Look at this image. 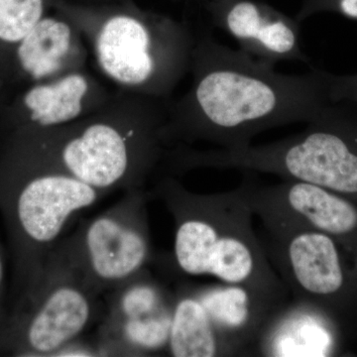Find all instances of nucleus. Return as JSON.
Returning <instances> with one entry per match:
<instances>
[{"label":"nucleus","mask_w":357,"mask_h":357,"mask_svg":"<svg viewBox=\"0 0 357 357\" xmlns=\"http://www.w3.org/2000/svg\"><path fill=\"white\" fill-rule=\"evenodd\" d=\"M325 13L340 14L357 21V0H305L295 18L302 23L312 15Z\"/></svg>","instance_id":"6ab92c4d"},{"label":"nucleus","mask_w":357,"mask_h":357,"mask_svg":"<svg viewBox=\"0 0 357 357\" xmlns=\"http://www.w3.org/2000/svg\"><path fill=\"white\" fill-rule=\"evenodd\" d=\"M151 195L165 204L175 223L172 253L155 258L164 273L211 276L222 283L289 295L255 234V215L237 188L198 194L166 176Z\"/></svg>","instance_id":"7ed1b4c3"},{"label":"nucleus","mask_w":357,"mask_h":357,"mask_svg":"<svg viewBox=\"0 0 357 357\" xmlns=\"http://www.w3.org/2000/svg\"><path fill=\"white\" fill-rule=\"evenodd\" d=\"M174 295L172 325L167 356H223L217 333L203 304L190 287L189 282L178 281Z\"/></svg>","instance_id":"dca6fc26"},{"label":"nucleus","mask_w":357,"mask_h":357,"mask_svg":"<svg viewBox=\"0 0 357 357\" xmlns=\"http://www.w3.org/2000/svg\"><path fill=\"white\" fill-rule=\"evenodd\" d=\"M102 356V351L96 342L95 344L84 342L81 338L70 342L69 344L56 352L54 357H93Z\"/></svg>","instance_id":"412c9836"},{"label":"nucleus","mask_w":357,"mask_h":357,"mask_svg":"<svg viewBox=\"0 0 357 357\" xmlns=\"http://www.w3.org/2000/svg\"><path fill=\"white\" fill-rule=\"evenodd\" d=\"M100 297L56 245L38 284L8 312L0 354L54 357L102 318Z\"/></svg>","instance_id":"6e6552de"},{"label":"nucleus","mask_w":357,"mask_h":357,"mask_svg":"<svg viewBox=\"0 0 357 357\" xmlns=\"http://www.w3.org/2000/svg\"><path fill=\"white\" fill-rule=\"evenodd\" d=\"M206 9L213 26L251 57L274 67L282 61L310 62L301 47L302 23L296 18L256 0H210Z\"/></svg>","instance_id":"ddd939ff"},{"label":"nucleus","mask_w":357,"mask_h":357,"mask_svg":"<svg viewBox=\"0 0 357 357\" xmlns=\"http://www.w3.org/2000/svg\"><path fill=\"white\" fill-rule=\"evenodd\" d=\"M237 187L253 215L264 229H306L337 238L357 252V203L319 185L282 180L278 184H256L243 172Z\"/></svg>","instance_id":"9d476101"},{"label":"nucleus","mask_w":357,"mask_h":357,"mask_svg":"<svg viewBox=\"0 0 357 357\" xmlns=\"http://www.w3.org/2000/svg\"><path fill=\"white\" fill-rule=\"evenodd\" d=\"M6 255L3 246L0 243V333L6 325L8 312L6 309Z\"/></svg>","instance_id":"4be33fe9"},{"label":"nucleus","mask_w":357,"mask_h":357,"mask_svg":"<svg viewBox=\"0 0 357 357\" xmlns=\"http://www.w3.org/2000/svg\"><path fill=\"white\" fill-rule=\"evenodd\" d=\"M116 91L93 114L61 128L11 134L51 165L109 194L145 188L163 164L167 102Z\"/></svg>","instance_id":"f03ea898"},{"label":"nucleus","mask_w":357,"mask_h":357,"mask_svg":"<svg viewBox=\"0 0 357 357\" xmlns=\"http://www.w3.org/2000/svg\"><path fill=\"white\" fill-rule=\"evenodd\" d=\"M53 10L77 26L96 68L117 91L170 100L190 72L196 38L182 21L132 0H56Z\"/></svg>","instance_id":"20e7f679"},{"label":"nucleus","mask_w":357,"mask_h":357,"mask_svg":"<svg viewBox=\"0 0 357 357\" xmlns=\"http://www.w3.org/2000/svg\"><path fill=\"white\" fill-rule=\"evenodd\" d=\"M349 342L330 317L290 299L263 333L255 356H342Z\"/></svg>","instance_id":"2eb2a0df"},{"label":"nucleus","mask_w":357,"mask_h":357,"mask_svg":"<svg viewBox=\"0 0 357 357\" xmlns=\"http://www.w3.org/2000/svg\"><path fill=\"white\" fill-rule=\"evenodd\" d=\"M6 91L7 88L6 84L3 83L1 77H0V109H1L2 105H3L4 102H6Z\"/></svg>","instance_id":"5701e85b"},{"label":"nucleus","mask_w":357,"mask_h":357,"mask_svg":"<svg viewBox=\"0 0 357 357\" xmlns=\"http://www.w3.org/2000/svg\"><path fill=\"white\" fill-rule=\"evenodd\" d=\"M55 1L0 0V77L4 84L16 46L44 16L53 10Z\"/></svg>","instance_id":"a211bd4d"},{"label":"nucleus","mask_w":357,"mask_h":357,"mask_svg":"<svg viewBox=\"0 0 357 357\" xmlns=\"http://www.w3.org/2000/svg\"><path fill=\"white\" fill-rule=\"evenodd\" d=\"M331 102H351L357 105V74L337 76L326 72Z\"/></svg>","instance_id":"aec40b11"},{"label":"nucleus","mask_w":357,"mask_h":357,"mask_svg":"<svg viewBox=\"0 0 357 357\" xmlns=\"http://www.w3.org/2000/svg\"><path fill=\"white\" fill-rule=\"evenodd\" d=\"M260 241L290 299L323 312L356 340V251L306 229H264Z\"/></svg>","instance_id":"0eeeda50"},{"label":"nucleus","mask_w":357,"mask_h":357,"mask_svg":"<svg viewBox=\"0 0 357 357\" xmlns=\"http://www.w3.org/2000/svg\"><path fill=\"white\" fill-rule=\"evenodd\" d=\"M107 195L51 165L11 134H1L0 213L13 258L15 302L38 284L72 218Z\"/></svg>","instance_id":"39448f33"},{"label":"nucleus","mask_w":357,"mask_h":357,"mask_svg":"<svg viewBox=\"0 0 357 357\" xmlns=\"http://www.w3.org/2000/svg\"><path fill=\"white\" fill-rule=\"evenodd\" d=\"M306 124L302 132L243 149L199 150L182 145L174 151V170L271 174L332 190L357 203V105L326 103Z\"/></svg>","instance_id":"423d86ee"},{"label":"nucleus","mask_w":357,"mask_h":357,"mask_svg":"<svg viewBox=\"0 0 357 357\" xmlns=\"http://www.w3.org/2000/svg\"><path fill=\"white\" fill-rule=\"evenodd\" d=\"M174 291L146 269L109 293L102 319L139 318L173 312Z\"/></svg>","instance_id":"f3484780"},{"label":"nucleus","mask_w":357,"mask_h":357,"mask_svg":"<svg viewBox=\"0 0 357 357\" xmlns=\"http://www.w3.org/2000/svg\"><path fill=\"white\" fill-rule=\"evenodd\" d=\"M274 69L210 34L196 39L191 86L167 102L169 147L206 142L243 149L269 129L307 123L331 102L326 70L311 67L304 75H285Z\"/></svg>","instance_id":"f257e3e1"},{"label":"nucleus","mask_w":357,"mask_h":357,"mask_svg":"<svg viewBox=\"0 0 357 357\" xmlns=\"http://www.w3.org/2000/svg\"><path fill=\"white\" fill-rule=\"evenodd\" d=\"M114 93L86 69L23 86L2 105L0 129L6 132L14 129L61 128L93 114Z\"/></svg>","instance_id":"9b49d317"},{"label":"nucleus","mask_w":357,"mask_h":357,"mask_svg":"<svg viewBox=\"0 0 357 357\" xmlns=\"http://www.w3.org/2000/svg\"><path fill=\"white\" fill-rule=\"evenodd\" d=\"M93 2H112V1H119V0H91Z\"/></svg>","instance_id":"b1692460"},{"label":"nucleus","mask_w":357,"mask_h":357,"mask_svg":"<svg viewBox=\"0 0 357 357\" xmlns=\"http://www.w3.org/2000/svg\"><path fill=\"white\" fill-rule=\"evenodd\" d=\"M189 282L208 314L225 356H255L270 321L290 302V296L244 284Z\"/></svg>","instance_id":"f8f14e48"},{"label":"nucleus","mask_w":357,"mask_h":357,"mask_svg":"<svg viewBox=\"0 0 357 357\" xmlns=\"http://www.w3.org/2000/svg\"><path fill=\"white\" fill-rule=\"evenodd\" d=\"M151 199L145 188L129 190L59 241L58 248L98 295L112 292L154 263L147 211Z\"/></svg>","instance_id":"1a4fd4ad"},{"label":"nucleus","mask_w":357,"mask_h":357,"mask_svg":"<svg viewBox=\"0 0 357 357\" xmlns=\"http://www.w3.org/2000/svg\"><path fill=\"white\" fill-rule=\"evenodd\" d=\"M88 45L77 26L62 14H47L21 40L6 79L21 88L86 69Z\"/></svg>","instance_id":"4468645a"}]
</instances>
